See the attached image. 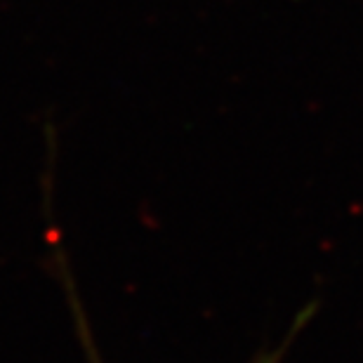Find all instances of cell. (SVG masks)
<instances>
[{
  "label": "cell",
  "instance_id": "1",
  "mask_svg": "<svg viewBox=\"0 0 363 363\" xmlns=\"http://www.w3.org/2000/svg\"><path fill=\"white\" fill-rule=\"evenodd\" d=\"M279 357H281V352H276V354H269V357L257 359L255 363H279Z\"/></svg>",
  "mask_w": 363,
  "mask_h": 363
}]
</instances>
